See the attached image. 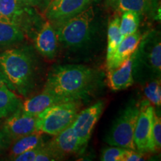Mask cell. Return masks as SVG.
Here are the masks:
<instances>
[{
    "instance_id": "obj_6",
    "label": "cell",
    "mask_w": 161,
    "mask_h": 161,
    "mask_svg": "<svg viewBox=\"0 0 161 161\" xmlns=\"http://www.w3.org/2000/svg\"><path fill=\"white\" fill-rule=\"evenodd\" d=\"M104 107V102L100 100L78 113L72 127L78 138L80 152H83L87 146L92 130L99 119Z\"/></svg>"
},
{
    "instance_id": "obj_23",
    "label": "cell",
    "mask_w": 161,
    "mask_h": 161,
    "mask_svg": "<svg viewBox=\"0 0 161 161\" xmlns=\"http://www.w3.org/2000/svg\"><path fill=\"white\" fill-rule=\"evenodd\" d=\"M144 94L146 99L152 104L160 108L161 104L160 79L158 78L147 83L144 87Z\"/></svg>"
},
{
    "instance_id": "obj_12",
    "label": "cell",
    "mask_w": 161,
    "mask_h": 161,
    "mask_svg": "<svg viewBox=\"0 0 161 161\" xmlns=\"http://www.w3.org/2000/svg\"><path fill=\"white\" fill-rule=\"evenodd\" d=\"M136 52L137 49L118 68L108 70V81L112 90H125L134 84L133 73L136 62Z\"/></svg>"
},
{
    "instance_id": "obj_20",
    "label": "cell",
    "mask_w": 161,
    "mask_h": 161,
    "mask_svg": "<svg viewBox=\"0 0 161 161\" xmlns=\"http://www.w3.org/2000/svg\"><path fill=\"white\" fill-rule=\"evenodd\" d=\"M120 19L116 17L109 23L108 29V49H107V61H108L115 52L123 37L120 31Z\"/></svg>"
},
{
    "instance_id": "obj_18",
    "label": "cell",
    "mask_w": 161,
    "mask_h": 161,
    "mask_svg": "<svg viewBox=\"0 0 161 161\" xmlns=\"http://www.w3.org/2000/svg\"><path fill=\"white\" fill-rule=\"evenodd\" d=\"M23 39V33L17 23L0 20V47L19 43Z\"/></svg>"
},
{
    "instance_id": "obj_30",
    "label": "cell",
    "mask_w": 161,
    "mask_h": 161,
    "mask_svg": "<svg viewBox=\"0 0 161 161\" xmlns=\"http://www.w3.org/2000/svg\"><path fill=\"white\" fill-rule=\"evenodd\" d=\"M4 85H6V86H8L7 80H6V78H5V76H4L3 73L2 72L1 69H0V87Z\"/></svg>"
},
{
    "instance_id": "obj_7",
    "label": "cell",
    "mask_w": 161,
    "mask_h": 161,
    "mask_svg": "<svg viewBox=\"0 0 161 161\" xmlns=\"http://www.w3.org/2000/svg\"><path fill=\"white\" fill-rule=\"evenodd\" d=\"M154 108L148 100H143L140 104V111L136 119L134 134L136 149L141 153L153 152L151 132Z\"/></svg>"
},
{
    "instance_id": "obj_14",
    "label": "cell",
    "mask_w": 161,
    "mask_h": 161,
    "mask_svg": "<svg viewBox=\"0 0 161 161\" xmlns=\"http://www.w3.org/2000/svg\"><path fill=\"white\" fill-rule=\"evenodd\" d=\"M142 37L140 32L138 31L124 37L110 59L107 61L108 70L116 69L131 56L137 49Z\"/></svg>"
},
{
    "instance_id": "obj_9",
    "label": "cell",
    "mask_w": 161,
    "mask_h": 161,
    "mask_svg": "<svg viewBox=\"0 0 161 161\" xmlns=\"http://www.w3.org/2000/svg\"><path fill=\"white\" fill-rule=\"evenodd\" d=\"M44 145L55 160H63L66 157L80 152L77 136L72 125Z\"/></svg>"
},
{
    "instance_id": "obj_10",
    "label": "cell",
    "mask_w": 161,
    "mask_h": 161,
    "mask_svg": "<svg viewBox=\"0 0 161 161\" xmlns=\"http://www.w3.org/2000/svg\"><path fill=\"white\" fill-rule=\"evenodd\" d=\"M36 117L24 113L21 109L6 118L3 129L12 141L37 131Z\"/></svg>"
},
{
    "instance_id": "obj_25",
    "label": "cell",
    "mask_w": 161,
    "mask_h": 161,
    "mask_svg": "<svg viewBox=\"0 0 161 161\" xmlns=\"http://www.w3.org/2000/svg\"><path fill=\"white\" fill-rule=\"evenodd\" d=\"M128 148L119 146H113L105 148L102 151L101 160L102 161H124V158Z\"/></svg>"
},
{
    "instance_id": "obj_13",
    "label": "cell",
    "mask_w": 161,
    "mask_h": 161,
    "mask_svg": "<svg viewBox=\"0 0 161 161\" xmlns=\"http://www.w3.org/2000/svg\"><path fill=\"white\" fill-rule=\"evenodd\" d=\"M56 30L49 21L46 22L38 31L35 40L37 51L44 58L52 60L55 58L58 49Z\"/></svg>"
},
{
    "instance_id": "obj_28",
    "label": "cell",
    "mask_w": 161,
    "mask_h": 161,
    "mask_svg": "<svg viewBox=\"0 0 161 161\" xmlns=\"http://www.w3.org/2000/svg\"><path fill=\"white\" fill-rule=\"evenodd\" d=\"M143 154V153H141L136 150L128 149L124 158V161L144 160Z\"/></svg>"
},
{
    "instance_id": "obj_11",
    "label": "cell",
    "mask_w": 161,
    "mask_h": 161,
    "mask_svg": "<svg viewBox=\"0 0 161 161\" xmlns=\"http://www.w3.org/2000/svg\"><path fill=\"white\" fill-rule=\"evenodd\" d=\"M137 56L152 71L160 77L161 71V44L157 35L142 37L137 49Z\"/></svg>"
},
{
    "instance_id": "obj_5",
    "label": "cell",
    "mask_w": 161,
    "mask_h": 161,
    "mask_svg": "<svg viewBox=\"0 0 161 161\" xmlns=\"http://www.w3.org/2000/svg\"><path fill=\"white\" fill-rule=\"evenodd\" d=\"M140 105L130 104L121 112L104 138L110 146H119L128 149L136 150L134 141V134Z\"/></svg>"
},
{
    "instance_id": "obj_1",
    "label": "cell",
    "mask_w": 161,
    "mask_h": 161,
    "mask_svg": "<svg viewBox=\"0 0 161 161\" xmlns=\"http://www.w3.org/2000/svg\"><path fill=\"white\" fill-rule=\"evenodd\" d=\"M101 75L89 66L68 64L55 66L49 72L43 92L66 102H78L92 95L99 85Z\"/></svg>"
},
{
    "instance_id": "obj_15",
    "label": "cell",
    "mask_w": 161,
    "mask_h": 161,
    "mask_svg": "<svg viewBox=\"0 0 161 161\" xmlns=\"http://www.w3.org/2000/svg\"><path fill=\"white\" fill-rule=\"evenodd\" d=\"M66 100L53 94L43 92L42 93L25 100L23 103L22 110L29 115L37 116L38 114L53 104L65 102Z\"/></svg>"
},
{
    "instance_id": "obj_16",
    "label": "cell",
    "mask_w": 161,
    "mask_h": 161,
    "mask_svg": "<svg viewBox=\"0 0 161 161\" xmlns=\"http://www.w3.org/2000/svg\"><path fill=\"white\" fill-rule=\"evenodd\" d=\"M45 143L42 133L36 131L28 135L21 136L11 142V151H10V159H13L22 153L34 148L42 146Z\"/></svg>"
},
{
    "instance_id": "obj_19",
    "label": "cell",
    "mask_w": 161,
    "mask_h": 161,
    "mask_svg": "<svg viewBox=\"0 0 161 161\" xmlns=\"http://www.w3.org/2000/svg\"><path fill=\"white\" fill-rule=\"evenodd\" d=\"M114 8L121 12L134 11L143 14L152 9L153 0H108Z\"/></svg>"
},
{
    "instance_id": "obj_22",
    "label": "cell",
    "mask_w": 161,
    "mask_h": 161,
    "mask_svg": "<svg viewBox=\"0 0 161 161\" xmlns=\"http://www.w3.org/2000/svg\"><path fill=\"white\" fill-rule=\"evenodd\" d=\"M22 6L18 0H0V13L5 19L17 23L21 15Z\"/></svg>"
},
{
    "instance_id": "obj_26",
    "label": "cell",
    "mask_w": 161,
    "mask_h": 161,
    "mask_svg": "<svg viewBox=\"0 0 161 161\" xmlns=\"http://www.w3.org/2000/svg\"><path fill=\"white\" fill-rule=\"evenodd\" d=\"M40 147L34 148V149L26 151V152L22 153V154H19V155H17V157H15V158L13 159V160H15V161H35L36 156H37L38 152H39Z\"/></svg>"
},
{
    "instance_id": "obj_4",
    "label": "cell",
    "mask_w": 161,
    "mask_h": 161,
    "mask_svg": "<svg viewBox=\"0 0 161 161\" xmlns=\"http://www.w3.org/2000/svg\"><path fill=\"white\" fill-rule=\"evenodd\" d=\"M80 104L78 102H65L47 108L36 117L37 131L57 135L72 124L78 114Z\"/></svg>"
},
{
    "instance_id": "obj_17",
    "label": "cell",
    "mask_w": 161,
    "mask_h": 161,
    "mask_svg": "<svg viewBox=\"0 0 161 161\" xmlns=\"http://www.w3.org/2000/svg\"><path fill=\"white\" fill-rule=\"evenodd\" d=\"M23 106L20 98L8 86L0 87V119L8 117Z\"/></svg>"
},
{
    "instance_id": "obj_31",
    "label": "cell",
    "mask_w": 161,
    "mask_h": 161,
    "mask_svg": "<svg viewBox=\"0 0 161 161\" xmlns=\"http://www.w3.org/2000/svg\"><path fill=\"white\" fill-rule=\"evenodd\" d=\"M0 20H7V19H5V18L3 17V15L1 14V13H0Z\"/></svg>"
},
{
    "instance_id": "obj_21",
    "label": "cell",
    "mask_w": 161,
    "mask_h": 161,
    "mask_svg": "<svg viewBox=\"0 0 161 161\" xmlns=\"http://www.w3.org/2000/svg\"><path fill=\"white\" fill-rule=\"evenodd\" d=\"M140 14L134 11H124L120 19L119 27L123 37L135 33L140 25Z\"/></svg>"
},
{
    "instance_id": "obj_8",
    "label": "cell",
    "mask_w": 161,
    "mask_h": 161,
    "mask_svg": "<svg viewBox=\"0 0 161 161\" xmlns=\"http://www.w3.org/2000/svg\"><path fill=\"white\" fill-rule=\"evenodd\" d=\"M92 0H50L46 17L55 25L77 15L89 7Z\"/></svg>"
},
{
    "instance_id": "obj_24",
    "label": "cell",
    "mask_w": 161,
    "mask_h": 161,
    "mask_svg": "<svg viewBox=\"0 0 161 161\" xmlns=\"http://www.w3.org/2000/svg\"><path fill=\"white\" fill-rule=\"evenodd\" d=\"M151 140L153 152H158L161 148V120L155 110L153 114Z\"/></svg>"
},
{
    "instance_id": "obj_27",
    "label": "cell",
    "mask_w": 161,
    "mask_h": 161,
    "mask_svg": "<svg viewBox=\"0 0 161 161\" xmlns=\"http://www.w3.org/2000/svg\"><path fill=\"white\" fill-rule=\"evenodd\" d=\"M12 140L3 128L0 129V154L11 146Z\"/></svg>"
},
{
    "instance_id": "obj_3",
    "label": "cell",
    "mask_w": 161,
    "mask_h": 161,
    "mask_svg": "<svg viewBox=\"0 0 161 161\" xmlns=\"http://www.w3.org/2000/svg\"><path fill=\"white\" fill-rule=\"evenodd\" d=\"M94 12L92 6L57 25L58 40L69 48H80L90 39Z\"/></svg>"
},
{
    "instance_id": "obj_2",
    "label": "cell",
    "mask_w": 161,
    "mask_h": 161,
    "mask_svg": "<svg viewBox=\"0 0 161 161\" xmlns=\"http://www.w3.org/2000/svg\"><path fill=\"white\" fill-rule=\"evenodd\" d=\"M0 69L8 87L26 96L35 86V64L26 49H10L0 54Z\"/></svg>"
},
{
    "instance_id": "obj_29",
    "label": "cell",
    "mask_w": 161,
    "mask_h": 161,
    "mask_svg": "<svg viewBox=\"0 0 161 161\" xmlns=\"http://www.w3.org/2000/svg\"><path fill=\"white\" fill-rule=\"evenodd\" d=\"M18 2L22 7H36L46 2L49 4L50 0H18Z\"/></svg>"
}]
</instances>
